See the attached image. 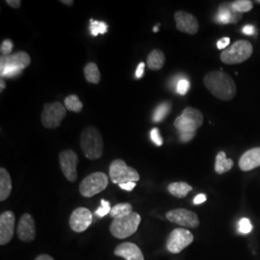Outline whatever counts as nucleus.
Masks as SVG:
<instances>
[{
	"label": "nucleus",
	"mask_w": 260,
	"mask_h": 260,
	"mask_svg": "<svg viewBox=\"0 0 260 260\" xmlns=\"http://www.w3.org/2000/svg\"><path fill=\"white\" fill-rule=\"evenodd\" d=\"M243 32L246 35H252L254 33V27L251 25H246L245 27L243 28Z\"/></svg>",
	"instance_id": "obj_40"
},
{
	"label": "nucleus",
	"mask_w": 260,
	"mask_h": 260,
	"mask_svg": "<svg viewBox=\"0 0 260 260\" xmlns=\"http://www.w3.org/2000/svg\"><path fill=\"white\" fill-rule=\"evenodd\" d=\"M165 64V54L160 49H153L147 59V65L152 71H158Z\"/></svg>",
	"instance_id": "obj_21"
},
{
	"label": "nucleus",
	"mask_w": 260,
	"mask_h": 260,
	"mask_svg": "<svg viewBox=\"0 0 260 260\" xmlns=\"http://www.w3.org/2000/svg\"><path fill=\"white\" fill-rule=\"evenodd\" d=\"M158 29H159L158 26H155V27L153 28V31H154V32H157Z\"/></svg>",
	"instance_id": "obj_44"
},
{
	"label": "nucleus",
	"mask_w": 260,
	"mask_h": 260,
	"mask_svg": "<svg viewBox=\"0 0 260 260\" xmlns=\"http://www.w3.org/2000/svg\"><path fill=\"white\" fill-rule=\"evenodd\" d=\"M190 89V82L185 79V78H181L180 80H178L177 84V93L181 95H184L186 93H188Z\"/></svg>",
	"instance_id": "obj_31"
},
{
	"label": "nucleus",
	"mask_w": 260,
	"mask_h": 260,
	"mask_svg": "<svg viewBox=\"0 0 260 260\" xmlns=\"http://www.w3.org/2000/svg\"><path fill=\"white\" fill-rule=\"evenodd\" d=\"M35 260H54L50 255H48V254H41V255H39L36 257V259Z\"/></svg>",
	"instance_id": "obj_41"
},
{
	"label": "nucleus",
	"mask_w": 260,
	"mask_h": 260,
	"mask_svg": "<svg viewBox=\"0 0 260 260\" xmlns=\"http://www.w3.org/2000/svg\"><path fill=\"white\" fill-rule=\"evenodd\" d=\"M16 217L12 211H5L0 215V245L5 246L14 236Z\"/></svg>",
	"instance_id": "obj_14"
},
{
	"label": "nucleus",
	"mask_w": 260,
	"mask_h": 260,
	"mask_svg": "<svg viewBox=\"0 0 260 260\" xmlns=\"http://www.w3.org/2000/svg\"><path fill=\"white\" fill-rule=\"evenodd\" d=\"M109 177L112 182L118 185L127 182H136L140 179L139 173L135 169L127 166L121 159L112 161L109 168Z\"/></svg>",
	"instance_id": "obj_6"
},
{
	"label": "nucleus",
	"mask_w": 260,
	"mask_h": 260,
	"mask_svg": "<svg viewBox=\"0 0 260 260\" xmlns=\"http://www.w3.org/2000/svg\"><path fill=\"white\" fill-rule=\"evenodd\" d=\"M102 205L95 210V215L99 216L100 218H103L104 216H106L107 214H110L111 212V207H110V203L108 201L102 200Z\"/></svg>",
	"instance_id": "obj_30"
},
{
	"label": "nucleus",
	"mask_w": 260,
	"mask_h": 260,
	"mask_svg": "<svg viewBox=\"0 0 260 260\" xmlns=\"http://www.w3.org/2000/svg\"><path fill=\"white\" fill-rule=\"evenodd\" d=\"M103 139L100 130L94 126H88L80 136V147L88 159H99L103 156Z\"/></svg>",
	"instance_id": "obj_2"
},
{
	"label": "nucleus",
	"mask_w": 260,
	"mask_h": 260,
	"mask_svg": "<svg viewBox=\"0 0 260 260\" xmlns=\"http://www.w3.org/2000/svg\"><path fill=\"white\" fill-rule=\"evenodd\" d=\"M203 113L193 107H186L182 114L179 117H177L174 122L175 127L178 130L179 133L190 134H196L197 130L203 125Z\"/></svg>",
	"instance_id": "obj_5"
},
{
	"label": "nucleus",
	"mask_w": 260,
	"mask_h": 260,
	"mask_svg": "<svg viewBox=\"0 0 260 260\" xmlns=\"http://www.w3.org/2000/svg\"><path fill=\"white\" fill-rule=\"evenodd\" d=\"M149 135H150V139L156 146L160 147V146L163 145V139H162V137L160 135V131H159L157 127L152 128L151 131H150V133H149Z\"/></svg>",
	"instance_id": "obj_34"
},
{
	"label": "nucleus",
	"mask_w": 260,
	"mask_h": 260,
	"mask_svg": "<svg viewBox=\"0 0 260 260\" xmlns=\"http://www.w3.org/2000/svg\"><path fill=\"white\" fill-rule=\"evenodd\" d=\"M140 223L141 216L136 212H132L129 215L114 219L110 224V233L118 239H124L137 232Z\"/></svg>",
	"instance_id": "obj_4"
},
{
	"label": "nucleus",
	"mask_w": 260,
	"mask_h": 260,
	"mask_svg": "<svg viewBox=\"0 0 260 260\" xmlns=\"http://www.w3.org/2000/svg\"><path fill=\"white\" fill-rule=\"evenodd\" d=\"M208 91L221 101L230 102L236 94V84L231 75L223 71H214L205 75L204 79Z\"/></svg>",
	"instance_id": "obj_1"
},
{
	"label": "nucleus",
	"mask_w": 260,
	"mask_h": 260,
	"mask_svg": "<svg viewBox=\"0 0 260 260\" xmlns=\"http://www.w3.org/2000/svg\"><path fill=\"white\" fill-rule=\"evenodd\" d=\"M6 3L9 5L10 7L18 9V8L20 7L21 1L20 0H6Z\"/></svg>",
	"instance_id": "obj_39"
},
{
	"label": "nucleus",
	"mask_w": 260,
	"mask_h": 260,
	"mask_svg": "<svg viewBox=\"0 0 260 260\" xmlns=\"http://www.w3.org/2000/svg\"><path fill=\"white\" fill-rule=\"evenodd\" d=\"M12 192V179L8 171L4 168L0 169V201L4 202L9 198Z\"/></svg>",
	"instance_id": "obj_19"
},
{
	"label": "nucleus",
	"mask_w": 260,
	"mask_h": 260,
	"mask_svg": "<svg viewBox=\"0 0 260 260\" xmlns=\"http://www.w3.org/2000/svg\"><path fill=\"white\" fill-rule=\"evenodd\" d=\"M14 44L10 39H6L1 43V47H0V52L2 56L11 55V52L13 50Z\"/></svg>",
	"instance_id": "obj_32"
},
{
	"label": "nucleus",
	"mask_w": 260,
	"mask_h": 260,
	"mask_svg": "<svg viewBox=\"0 0 260 260\" xmlns=\"http://www.w3.org/2000/svg\"><path fill=\"white\" fill-rule=\"evenodd\" d=\"M30 63H31V58L29 54L24 51H19L17 53H13L11 55L1 56L0 70L7 67H12V68H16L23 71L30 65Z\"/></svg>",
	"instance_id": "obj_16"
},
{
	"label": "nucleus",
	"mask_w": 260,
	"mask_h": 260,
	"mask_svg": "<svg viewBox=\"0 0 260 260\" xmlns=\"http://www.w3.org/2000/svg\"><path fill=\"white\" fill-rule=\"evenodd\" d=\"M108 186V177L102 172H96L85 177L79 185V193L85 198H92L102 193Z\"/></svg>",
	"instance_id": "obj_7"
},
{
	"label": "nucleus",
	"mask_w": 260,
	"mask_h": 260,
	"mask_svg": "<svg viewBox=\"0 0 260 260\" xmlns=\"http://www.w3.org/2000/svg\"><path fill=\"white\" fill-rule=\"evenodd\" d=\"M93 222V214L92 212L85 208V207H78L73 211L70 217V226L75 233H83Z\"/></svg>",
	"instance_id": "obj_12"
},
{
	"label": "nucleus",
	"mask_w": 260,
	"mask_h": 260,
	"mask_svg": "<svg viewBox=\"0 0 260 260\" xmlns=\"http://www.w3.org/2000/svg\"><path fill=\"white\" fill-rule=\"evenodd\" d=\"M175 20L178 31L189 35H195L199 31V21L192 14L184 11H178L175 14Z\"/></svg>",
	"instance_id": "obj_13"
},
{
	"label": "nucleus",
	"mask_w": 260,
	"mask_h": 260,
	"mask_svg": "<svg viewBox=\"0 0 260 260\" xmlns=\"http://www.w3.org/2000/svg\"><path fill=\"white\" fill-rule=\"evenodd\" d=\"M166 218L172 223H177L188 229H196L200 224L198 215L195 212L184 208H177L168 211Z\"/></svg>",
	"instance_id": "obj_11"
},
{
	"label": "nucleus",
	"mask_w": 260,
	"mask_h": 260,
	"mask_svg": "<svg viewBox=\"0 0 260 260\" xmlns=\"http://www.w3.org/2000/svg\"><path fill=\"white\" fill-rule=\"evenodd\" d=\"M230 44H231V39H230V38L224 37L223 38V39H221L220 41H218L217 47H218L219 49L223 50V49H226V47L230 46Z\"/></svg>",
	"instance_id": "obj_35"
},
{
	"label": "nucleus",
	"mask_w": 260,
	"mask_h": 260,
	"mask_svg": "<svg viewBox=\"0 0 260 260\" xmlns=\"http://www.w3.org/2000/svg\"><path fill=\"white\" fill-rule=\"evenodd\" d=\"M256 2H257V3H260V0H257V1H256Z\"/></svg>",
	"instance_id": "obj_45"
},
{
	"label": "nucleus",
	"mask_w": 260,
	"mask_h": 260,
	"mask_svg": "<svg viewBox=\"0 0 260 260\" xmlns=\"http://www.w3.org/2000/svg\"><path fill=\"white\" fill-rule=\"evenodd\" d=\"M65 107L66 109L70 110V111L81 112L83 108V103L80 102L79 98L76 94H70L65 99Z\"/></svg>",
	"instance_id": "obj_27"
},
{
	"label": "nucleus",
	"mask_w": 260,
	"mask_h": 260,
	"mask_svg": "<svg viewBox=\"0 0 260 260\" xmlns=\"http://www.w3.org/2000/svg\"><path fill=\"white\" fill-rule=\"evenodd\" d=\"M119 186H120V188L122 189V190L131 192V191L135 188V186H136V182H127V183H122V184H120Z\"/></svg>",
	"instance_id": "obj_36"
},
{
	"label": "nucleus",
	"mask_w": 260,
	"mask_h": 260,
	"mask_svg": "<svg viewBox=\"0 0 260 260\" xmlns=\"http://www.w3.org/2000/svg\"><path fill=\"white\" fill-rule=\"evenodd\" d=\"M0 92H2L4 89H5V87H6V83H5V81H4V79L3 78H1V80H0Z\"/></svg>",
	"instance_id": "obj_42"
},
{
	"label": "nucleus",
	"mask_w": 260,
	"mask_h": 260,
	"mask_svg": "<svg viewBox=\"0 0 260 260\" xmlns=\"http://www.w3.org/2000/svg\"><path fill=\"white\" fill-rule=\"evenodd\" d=\"M238 13H234L233 12L230 7H225V6H221L219 8V12H218V16H217V19L222 22L223 24L226 23H233V22H236L239 19H241V15L237 16Z\"/></svg>",
	"instance_id": "obj_23"
},
{
	"label": "nucleus",
	"mask_w": 260,
	"mask_h": 260,
	"mask_svg": "<svg viewBox=\"0 0 260 260\" xmlns=\"http://www.w3.org/2000/svg\"><path fill=\"white\" fill-rule=\"evenodd\" d=\"M60 2H61V3H64V4H67V5H72V4H74V1H73V0H61Z\"/></svg>",
	"instance_id": "obj_43"
},
{
	"label": "nucleus",
	"mask_w": 260,
	"mask_h": 260,
	"mask_svg": "<svg viewBox=\"0 0 260 260\" xmlns=\"http://www.w3.org/2000/svg\"><path fill=\"white\" fill-rule=\"evenodd\" d=\"M252 230V225H251V222L249 219L244 218L241 219L239 222V232L244 234H248L250 233Z\"/></svg>",
	"instance_id": "obj_33"
},
{
	"label": "nucleus",
	"mask_w": 260,
	"mask_h": 260,
	"mask_svg": "<svg viewBox=\"0 0 260 260\" xmlns=\"http://www.w3.org/2000/svg\"><path fill=\"white\" fill-rule=\"evenodd\" d=\"M66 115V107L62 103L59 102L47 103L45 104L42 112V123L46 128L53 129L61 124Z\"/></svg>",
	"instance_id": "obj_8"
},
{
	"label": "nucleus",
	"mask_w": 260,
	"mask_h": 260,
	"mask_svg": "<svg viewBox=\"0 0 260 260\" xmlns=\"http://www.w3.org/2000/svg\"><path fill=\"white\" fill-rule=\"evenodd\" d=\"M115 255L125 260H145L139 247L131 242H124L118 245L114 251Z\"/></svg>",
	"instance_id": "obj_17"
},
{
	"label": "nucleus",
	"mask_w": 260,
	"mask_h": 260,
	"mask_svg": "<svg viewBox=\"0 0 260 260\" xmlns=\"http://www.w3.org/2000/svg\"><path fill=\"white\" fill-rule=\"evenodd\" d=\"M59 161L61 170L64 177L70 181L75 182L77 179V165H78V156L73 149H66L59 154Z\"/></svg>",
	"instance_id": "obj_10"
},
{
	"label": "nucleus",
	"mask_w": 260,
	"mask_h": 260,
	"mask_svg": "<svg viewBox=\"0 0 260 260\" xmlns=\"http://www.w3.org/2000/svg\"><path fill=\"white\" fill-rule=\"evenodd\" d=\"M172 105L170 103H160L153 112L152 115V121L153 122H160L163 121L171 111Z\"/></svg>",
	"instance_id": "obj_25"
},
{
	"label": "nucleus",
	"mask_w": 260,
	"mask_h": 260,
	"mask_svg": "<svg viewBox=\"0 0 260 260\" xmlns=\"http://www.w3.org/2000/svg\"><path fill=\"white\" fill-rule=\"evenodd\" d=\"M132 212H133L132 205L127 204V203H124V204H118V205H115L114 207H112L110 215H111L113 219H117V218H121L123 216L129 215Z\"/></svg>",
	"instance_id": "obj_26"
},
{
	"label": "nucleus",
	"mask_w": 260,
	"mask_h": 260,
	"mask_svg": "<svg viewBox=\"0 0 260 260\" xmlns=\"http://www.w3.org/2000/svg\"><path fill=\"white\" fill-rule=\"evenodd\" d=\"M193 190V187L189 185L188 183L179 181V182H173L168 185V191L176 198L182 199L185 198Z\"/></svg>",
	"instance_id": "obj_22"
},
{
	"label": "nucleus",
	"mask_w": 260,
	"mask_h": 260,
	"mask_svg": "<svg viewBox=\"0 0 260 260\" xmlns=\"http://www.w3.org/2000/svg\"><path fill=\"white\" fill-rule=\"evenodd\" d=\"M194 241V235L186 229H176L170 233L166 248L171 253H179Z\"/></svg>",
	"instance_id": "obj_9"
},
{
	"label": "nucleus",
	"mask_w": 260,
	"mask_h": 260,
	"mask_svg": "<svg viewBox=\"0 0 260 260\" xmlns=\"http://www.w3.org/2000/svg\"><path fill=\"white\" fill-rule=\"evenodd\" d=\"M108 31V25L104 21H99L93 19H90V32L93 37H96L99 34H105Z\"/></svg>",
	"instance_id": "obj_29"
},
{
	"label": "nucleus",
	"mask_w": 260,
	"mask_h": 260,
	"mask_svg": "<svg viewBox=\"0 0 260 260\" xmlns=\"http://www.w3.org/2000/svg\"><path fill=\"white\" fill-rule=\"evenodd\" d=\"M230 8L234 13H247L253 8V2L251 0H237L231 4Z\"/></svg>",
	"instance_id": "obj_28"
},
{
	"label": "nucleus",
	"mask_w": 260,
	"mask_h": 260,
	"mask_svg": "<svg viewBox=\"0 0 260 260\" xmlns=\"http://www.w3.org/2000/svg\"><path fill=\"white\" fill-rule=\"evenodd\" d=\"M260 166V148L249 149L239 159V168L244 172H249Z\"/></svg>",
	"instance_id": "obj_18"
},
{
	"label": "nucleus",
	"mask_w": 260,
	"mask_h": 260,
	"mask_svg": "<svg viewBox=\"0 0 260 260\" xmlns=\"http://www.w3.org/2000/svg\"><path fill=\"white\" fill-rule=\"evenodd\" d=\"M145 67H146V65L144 63H140L137 70H136V73H135V76H136L137 79H140L141 77H143L144 72H145Z\"/></svg>",
	"instance_id": "obj_37"
},
{
	"label": "nucleus",
	"mask_w": 260,
	"mask_h": 260,
	"mask_svg": "<svg viewBox=\"0 0 260 260\" xmlns=\"http://www.w3.org/2000/svg\"><path fill=\"white\" fill-rule=\"evenodd\" d=\"M206 201V196L205 194H200V195L196 196L194 199V205H201L203 203H205Z\"/></svg>",
	"instance_id": "obj_38"
},
{
	"label": "nucleus",
	"mask_w": 260,
	"mask_h": 260,
	"mask_svg": "<svg viewBox=\"0 0 260 260\" xmlns=\"http://www.w3.org/2000/svg\"><path fill=\"white\" fill-rule=\"evenodd\" d=\"M84 75H85L86 80L90 83L99 84L101 81V78H102L101 72H100L98 66L93 62H90L85 66Z\"/></svg>",
	"instance_id": "obj_24"
},
{
	"label": "nucleus",
	"mask_w": 260,
	"mask_h": 260,
	"mask_svg": "<svg viewBox=\"0 0 260 260\" xmlns=\"http://www.w3.org/2000/svg\"><path fill=\"white\" fill-rule=\"evenodd\" d=\"M253 52V47L249 41L240 40L223 50L221 61L228 65H236L247 61Z\"/></svg>",
	"instance_id": "obj_3"
},
{
	"label": "nucleus",
	"mask_w": 260,
	"mask_h": 260,
	"mask_svg": "<svg viewBox=\"0 0 260 260\" xmlns=\"http://www.w3.org/2000/svg\"><path fill=\"white\" fill-rule=\"evenodd\" d=\"M17 233L19 240L22 242L33 241L36 237L35 220L30 214H23L19 219Z\"/></svg>",
	"instance_id": "obj_15"
},
{
	"label": "nucleus",
	"mask_w": 260,
	"mask_h": 260,
	"mask_svg": "<svg viewBox=\"0 0 260 260\" xmlns=\"http://www.w3.org/2000/svg\"><path fill=\"white\" fill-rule=\"evenodd\" d=\"M234 166L233 159L226 157L224 151L218 152L215 160V172L218 175H223L224 173L231 171Z\"/></svg>",
	"instance_id": "obj_20"
}]
</instances>
